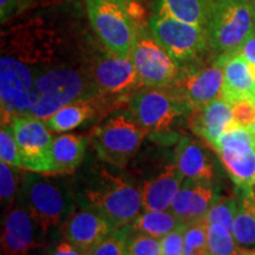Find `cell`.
I'll return each mask as SVG.
<instances>
[{"label": "cell", "instance_id": "1", "mask_svg": "<svg viewBox=\"0 0 255 255\" xmlns=\"http://www.w3.org/2000/svg\"><path fill=\"white\" fill-rule=\"evenodd\" d=\"M79 202L82 207L101 213L117 231L129 226L139 215L142 194L141 189L123 177L100 169L82 188Z\"/></svg>", "mask_w": 255, "mask_h": 255}, {"label": "cell", "instance_id": "2", "mask_svg": "<svg viewBox=\"0 0 255 255\" xmlns=\"http://www.w3.org/2000/svg\"><path fill=\"white\" fill-rule=\"evenodd\" d=\"M90 78L81 70L70 66L39 70L31 89L27 116L46 121L66 104L83 98H94L100 91Z\"/></svg>", "mask_w": 255, "mask_h": 255}, {"label": "cell", "instance_id": "3", "mask_svg": "<svg viewBox=\"0 0 255 255\" xmlns=\"http://www.w3.org/2000/svg\"><path fill=\"white\" fill-rule=\"evenodd\" d=\"M89 20L96 36L114 55L130 58L137 25L126 0H85Z\"/></svg>", "mask_w": 255, "mask_h": 255}, {"label": "cell", "instance_id": "4", "mask_svg": "<svg viewBox=\"0 0 255 255\" xmlns=\"http://www.w3.org/2000/svg\"><path fill=\"white\" fill-rule=\"evenodd\" d=\"M145 135L146 131L131 113L119 114L91 130L90 143L101 161L126 168L135 157Z\"/></svg>", "mask_w": 255, "mask_h": 255}, {"label": "cell", "instance_id": "5", "mask_svg": "<svg viewBox=\"0 0 255 255\" xmlns=\"http://www.w3.org/2000/svg\"><path fill=\"white\" fill-rule=\"evenodd\" d=\"M19 203L30 213L43 234L60 225L71 213V197L59 184L39 173L27 174L19 190Z\"/></svg>", "mask_w": 255, "mask_h": 255}, {"label": "cell", "instance_id": "6", "mask_svg": "<svg viewBox=\"0 0 255 255\" xmlns=\"http://www.w3.org/2000/svg\"><path fill=\"white\" fill-rule=\"evenodd\" d=\"M207 28L213 51L219 55L238 51L255 31L253 0H215Z\"/></svg>", "mask_w": 255, "mask_h": 255}, {"label": "cell", "instance_id": "7", "mask_svg": "<svg viewBox=\"0 0 255 255\" xmlns=\"http://www.w3.org/2000/svg\"><path fill=\"white\" fill-rule=\"evenodd\" d=\"M151 33L178 65L199 58L210 47L208 28L184 23L164 13H155L149 20Z\"/></svg>", "mask_w": 255, "mask_h": 255}, {"label": "cell", "instance_id": "8", "mask_svg": "<svg viewBox=\"0 0 255 255\" xmlns=\"http://www.w3.org/2000/svg\"><path fill=\"white\" fill-rule=\"evenodd\" d=\"M40 69H34L25 60L2 55L0 59V101L1 124L13 117L27 116L31 107V89Z\"/></svg>", "mask_w": 255, "mask_h": 255}, {"label": "cell", "instance_id": "9", "mask_svg": "<svg viewBox=\"0 0 255 255\" xmlns=\"http://www.w3.org/2000/svg\"><path fill=\"white\" fill-rule=\"evenodd\" d=\"M130 59L138 75L142 85L149 88H168L180 75V65L168 53L154 34L144 28H137L135 44Z\"/></svg>", "mask_w": 255, "mask_h": 255}, {"label": "cell", "instance_id": "10", "mask_svg": "<svg viewBox=\"0 0 255 255\" xmlns=\"http://www.w3.org/2000/svg\"><path fill=\"white\" fill-rule=\"evenodd\" d=\"M232 181L242 189L255 181V138L246 128L235 124L213 145Z\"/></svg>", "mask_w": 255, "mask_h": 255}, {"label": "cell", "instance_id": "11", "mask_svg": "<svg viewBox=\"0 0 255 255\" xmlns=\"http://www.w3.org/2000/svg\"><path fill=\"white\" fill-rule=\"evenodd\" d=\"M24 169L39 174H53L51 146L53 137L45 121L33 116H17L11 120Z\"/></svg>", "mask_w": 255, "mask_h": 255}, {"label": "cell", "instance_id": "12", "mask_svg": "<svg viewBox=\"0 0 255 255\" xmlns=\"http://www.w3.org/2000/svg\"><path fill=\"white\" fill-rule=\"evenodd\" d=\"M188 109L170 88L142 90L130 101V113L136 122L148 131H163Z\"/></svg>", "mask_w": 255, "mask_h": 255}, {"label": "cell", "instance_id": "13", "mask_svg": "<svg viewBox=\"0 0 255 255\" xmlns=\"http://www.w3.org/2000/svg\"><path fill=\"white\" fill-rule=\"evenodd\" d=\"M223 84L225 73L221 63L216 58L209 65L187 68L181 71L176 81L168 88L175 92L190 111L222 98Z\"/></svg>", "mask_w": 255, "mask_h": 255}, {"label": "cell", "instance_id": "14", "mask_svg": "<svg viewBox=\"0 0 255 255\" xmlns=\"http://www.w3.org/2000/svg\"><path fill=\"white\" fill-rule=\"evenodd\" d=\"M90 76L101 94L122 95L142 85L132 60L110 51L94 60Z\"/></svg>", "mask_w": 255, "mask_h": 255}, {"label": "cell", "instance_id": "15", "mask_svg": "<svg viewBox=\"0 0 255 255\" xmlns=\"http://www.w3.org/2000/svg\"><path fill=\"white\" fill-rule=\"evenodd\" d=\"M62 229L65 240L88 253L115 231L111 223L101 213L85 207L70 213L64 220Z\"/></svg>", "mask_w": 255, "mask_h": 255}, {"label": "cell", "instance_id": "16", "mask_svg": "<svg viewBox=\"0 0 255 255\" xmlns=\"http://www.w3.org/2000/svg\"><path fill=\"white\" fill-rule=\"evenodd\" d=\"M218 199L219 194L212 182L184 178L169 210L183 223L189 225L205 219L210 207Z\"/></svg>", "mask_w": 255, "mask_h": 255}, {"label": "cell", "instance_id": "17", "mask_svg": "<svg viewBox=\"0 0 255 255\" xmlns=\"http://www.w3.org/2000/svg\"><path fill=\"white\" fill-rule=\"evenodd\" d=\"M235 126L232 104L219 98L203 107L191 109L188 116V127L210 145H214L223 132Z\"/></svg>", "mask_w": 255, "mask_h": 255}, {"label": "cell", "instance_id": "18", "mask_svg": "<svg viewBox=\"0 0 255 255\" xmlns=\"http://www.w3.org/2000/svg\"><path fill=\"white\" fill-rule=\"evenodd\" d=\"M225 73L222 98L228 103L241 100H255V64L248 62L238 52L220 55Z\"/></svg>", "mask_w": 255, "mask_h": 255}, {"label": "cell", "instance_id": "19", "mask_svg": "<svg viewBox=\"0 0 255 255\" xmlns=\"http://www.w3.org/2000/svg\"><path fill=\"white\" fill-rule=\"evenodd\" d=\"M37 225L23 206L11 209L6 215L1 232V250L5 255H31L38 246Z\"/></svg>", "mask_w": 255, "mask_h": 255}, {"label": "cell", "instance_id": "20", "mask_svg": "<svg viewBox=\"0 0 255 255\" xmlns=\"http://www.w3.org/2000/svg\"><path fill=\"white\" fill-rule=\"evenodd\" d=\"M175 164L183 176L200 182H212L216 176L215 164L200 142L183 136L175 149Z\"/></svg>", "mask_w": 255, "mask_h": 255}, {"label": "cell", "instance_id": "21", "mask_svg": "<svg viewBox=\"0 0 255 255\" xmlns=\"http://www.w3.org/2000/svg\"><path fill=\"white\" fill-rule=\"evenodd\" d=\"M184 178L176 164L165 165L161 173L143 182L142 209L168 210Z\"/></svg>", "mask_w": 255, "mask_h": 255}, {"label": "cell", "instance_id": "22", "mask_svg": "<svg viewBox=\"0 0 255 255\" xmlns=\"http://www.w3.org/2000/svg\"><path fill=\"white\" fill-rule=\"evenodd\" d=\"M85 137L75 133H62L53 137L51 146L53 174H70L77 169L87 152Z\"/></svg>", "mask_w": 255, "mask_h": 255}, {"label": "cell", "instance_id": "23", "mask_svg": "<svg viewBox=\"0 0 255 255\" xmlns=\"http://www.w3.org/2000/svg\"><path fill=\"white\" fill-rule=\"evenodd\" d=\"M215 0H159L158 11L184 23L206 26Z\"/></svg>", "mask_w": 255, "mask_h": 255}, {"label": "cell", "instance_id": "24", "mask_svg": "<svg viewBox=\"0 0 255 255\" xmlns=\"http://www.w3.org/2000/svg\"><path fill=\"white\" fill-rule=\"evenodd\" d=\"M94 98H83L66 104L45 121L49 129L53 132H65L82 126L96 115L97 104Z\"/></svg>", "mask_w": 255, "mask_h": 255}, {"label": "cell", "instance_id": "25", "mask_svg": "<svg viewBox=\"0 0 255 255\" xmlns=\"http://www.w3.org/2000/svg\"><path fill=\"white\" fill-rule=\"evenodd\" d=\"M233 235L242 248H255V190L244 189L238 200V212L233 223Z\"/></svg>", "mask_w": 255, "mask_h": 255}, {"label": "cell", "instance_id": "26", "mask_svg": "<svg viewBox=\"0 0 255 255\" xmlns=\"http://www.w3.org/2000/svg\"><path fill=\"white\" fill-rule=\"evenodd\" d=\"M182 221L169 210H145L130 223V229L133 232L144 233L151 237L162 239L168 233L173 232Z\"/></svg>", "mask_w": 255, "mask_h": 255}, {"label": "cell", "instance_id": "27", "mask_svg": "<svg viewBox=\"0 0 255 255\" xmlns=\"http://www.w3.org/2000/svg\"><path fill=\"white\" fill-rule=\"evenodd\" d=\"M208 248L210 255H241V247L232 231L219 223L209 225Z\"/></svg>", "mask_w": 255, "mask_h": 255}, {"label": "cell", "instance_id": "28", "mask_svg": "<svg viewBox=\"0 0 255 255\" xmlns=\"http://www.w3.org/2000/svg\"><path fill=\"white\" fill-rule=\"evenodd\" d=\"M208 227L209 223L206 218L187 225L184 233L183 255H210Z\"/></svg>", "mask_w": 255, "mask_h": 255}, {"label": "cell", "instance_id": "29", "mask_svg": "<svg viewBox=\"0 0 255 255\" xmlns=\"http://www.w3.org/2000/svg\"><path fill=\"white\" fill-rule=\"evenodd\" d=\"M238 212V201L234 197H219L214 205L210 207L209 212L207 213L206 219L209 225L219 223L225 226L229 231H233V223H234L235 215ZM233 233V232H232Z\"/></svg>", "mask_w": 255, "mask_h": 255}, {"label": "cell", "instance_id": "30", "mask_svg": "<svg viewBox=\"0 0 255 255\" xmlns=\"http://www.w3.org/2000/svg\"><path fill=\"white\" fill-rule=\"evenodd\" d=\"M0 158L12 167L24 169L20 152L11 124H1L0 130Z\"/></svg>", "mask_w": 255, "mask_h": 255}, {"label": "cell", "instance_id": "31", "mask_svg": "<svg viewBox=\"0 0 255 255\" xmlns=\"http://www.w3.org/2000/svg\"><path fill=\"white\" fill-rule=\"evenodd\" d=\"M127 248L129 255H162L161 239L139 232L127 235Z\"/></svg>", "mask_w": 255, "mask_h": 255}, {"label": "cell", "instance_id": "32", "mask_svg": "<svg viewBox=\"0 0 255 255\" xmlns=\"http://www.w3.org/2000/svg\"><path fill=\"white\" fill-rule=\"evenodd\" d=\"M18 174L12 165L5 162L0 163V197L1 205L6 209L11 208L18 194Z\"/></svg>", "mask_w": 255, "mask_h": 255}, {"label": "cell", "instance_id": "33", "mask_svg": "<svg viewBox=\"0 0 255 255\" xmlns=\"http://www.w3.org/2000/svg\"><path fill=\"white\" fill-rule=\"evenodd\" d=\"M127 227L114 231L90 252V255H129L127 248Z\"/></svg>", "mask_w": 255, "mask_h": 255}, {"label": "cell", "instance_id": "34", "mask_svg": "<svg viewBox=\"0 0 255 255\" xmlns=\"http://www.w3.org/2000/svg\"><path fill=\"white\" fill-rule=\"evenodd\" d=\"M186 228L187 223H182L161 239L162 255H183Z\"/></svg>", "mask_w": 255, "mask_h": 255}, {"label": "cell", "instance_id": "35", "mask_svg": "<svg viewBox=\"0 0 255 255\" xmlns=\"http://www.w3.org/2000/svg\"><path fill=\"white\" fill-rule=\"evenodd\" d=\"M233 120L239 127L248 129L255 122V102L241 100L232 103Z\"/></svg>", "mask_w": 255, "mask_h": 255}, {"label": "cell", "instance_id": "36", "mask_svg": "<svg viewBox=\"0 0 255 255\" xmlns=\"http://www.w3.org/2000/svg\"><path fill=\"white\" fill-rule=\"evenodd\" d=\"M47 255H90V253L77 247L68 240H64L50 248Z\"/></svg>", "mask_w": 255, "mask_h": 255}, {"label": "cell", "instance_id": "37", "mask_svg": "<svg viewBox=\"0 0 255 255\" xmlns=\"http://www.w3.org/2000/svg\"><path fill=\"white\" fill-rule=\"evenodd\" d=\"M235 52L241 55L245 59H247L248 62L255 64V31L251 34L250 38L239 47V50L235 51Z\"/></svg>", "mask_w": 255, "mask_h": 255}, {"label": "cell", "instance_id": "38", "mask_svg": "<svg viewBox=\"0 0 255 255\" xmlns=\"http://www.w3.org/2000/svg\"><path fill=\"white\" fill-rule=\"evenodd\" d=\"M19 1L20 0H0V13H1L2 21L14 13L19 5Z\"/></svg>", "mask_w": 255, "mask_h": 255}, {"label": "cell", "instance_id": "39", "mask_svg": "<svg viewBox=\"0 0 255 255\" xmlns=\"http://www.w3.org/2000/svg\"><path fill=\"white\" fill-rule=\"evenodd\" d=\"M241 255H255V248H242Z\"/></svg>", "mask_w": 255, "mask_h": 255}, {"label": "cell", "instance_id": "40", "mask_svg": "<svg viewBox=\"0 0 255 255\" xmlns=\"http://www.w3.org/2000/svg\"><path fill=\"white\" fill-rule=\"evenodd\" d=\"M248 130H250V132L252 133V135H253V137L255 138V122L252 124L250 128H248Z\"/></svg>", "mask_w": 255, "mask_h": 255}, {"label": "cell", "instance_id": "41", "mask_svg": "<svg viewBox=\"0 0 255 255\" xmlns=\"http://www.w3.org/2000/svg\"><path fill=\"white\" fill-rule=\"evenodd\" d=\"M127 1V4L129 5V4H139V1H141V0H126Z\"/></svg>", "mask_w": 255, "mask_h": 255}, {"label": "cell", "instance_id": "42", "mask_svg": "<svg viewBox=\"0 0 255 255\" xmlns=\"http://www.w3.org/2000/svg\"><path fill=\"white\" fill-rule=\"evenodd\" d=\"M253 23L255 28V0H253Z\"/></svg>", "mask_w": 255, "mask_h": 255}, {"label": "cell", "instance_id": "43", "mask_svg": "<svg viewBox=\"0 0 255 255\" xmlns=\"http://www.w3.org/2000/svg\"><path fill=\"white\" fill-rule=\"evenodd\" d=\"M252 188H253V189L255 190V181H254V184H253V187H252Z\"/></svg>", "mask_w": 255, "mask_h": 255}, {"label": "cell", "instance_id": "44", "mask_svg": "<svg viewBox=\"0 0 255 255\" xmlns=\"http://www.w3.org/2000/svg\"><path fill=\"white\" fill-rule=\"evenodd\" d=\"M254 102H255V100H254Z\"/></svg>", "mask_w": 255, "mask_h": 255}, {"label": "cell", "instance_id": "45", "mask_svg": "<svg viewBox=\"0 0 255 255\" xmlns=\"http://www.w3.org/2000/svg\"><path fill=\"white\" fill-rule=\"evenodd\" d=\"M31 254H32V253H31Z\"/></svg>", "mask_w": 255, "mask_h": 255}]
</instances>
